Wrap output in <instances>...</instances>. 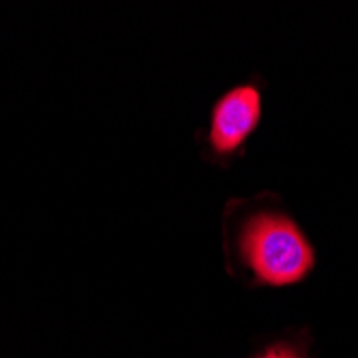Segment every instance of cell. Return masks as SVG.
I'll return each instance as SVG.
<instances>
[{"mask_svg": "<svg viewBox=\"0 0 358 358\" xmlns=\"http://www.w3.org/2000/svg\"><path fill=\"white\" fill-rule=\"evenodd\" d=\"M243 253L253 273L271 285L303 279L313 266V251L299 227L279 215H257L243 232Z\"/></svg>", "mask_w": 358, "mask_h": 358, "instance_id": "obj_1", "label": "cell"}, {"mask_svg": "<svg viewBox=\"0 0 358 358\" xmlns=\"http://www.w3.org/2000/svg\"><path fill=\"white\" fill-rule=\"evenodd\" d=\"M259 358H299V356L292 350H287V348H273V350H268L264 356H259Z\"/></svg>", "mask_w": 358, "mask_h": 358, "instance_id": "obj_3", "label": "cell"}, {"mask_svg": "<svg viewBox=\"0 0 358 358\" xmlns=\"http://www.w3.org/2000/svg\"><path fill=\"white\" fill-rule=\"evenodd\" d=\"M259 120V92L251 86H241L227 92L213 114L210 140L219 152H230L243 144Z\"/></svg>", "mask_w": 358, "mask_h": 358, "instance_id": "obj_2", "label": "cell"}]
</instances>
